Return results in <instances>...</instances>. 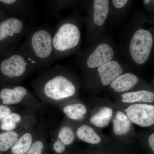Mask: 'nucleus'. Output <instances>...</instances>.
<instances>
[{
  "label": "nucleus",
  "instance_id": "obj_10",
  "mask_svg": "<svg viewBox=\"0 0 154 154\" xmlns=\"http://www.w3.org/2000/svg\"><path fill=\"white\" fill-rule=\"evenodd\" d=\"M0 3L7 6L14 17H28L33 10V2L31 1L23 0H1Z\"/></svg>",
  "mask_w": 154,
  "mask_h": 154
},
{
  "label": "nucleus",
  "instance_id": "obj_5",
  "mask_svg": "<svg viewBox=\"0 0 154 154\" xmlns=\"http://www.w3.org/2000/svg\"><path fill=\"white\" fill-rule=\"evenodd\" d=\"M153 43L152 35L149 31L140 29L136 31L130 44V52L135 62L142 64L148 60Z\"/></svg>",
  "mask_w": 154,
  "mask_h": 154
},
{
  "label": "nucleus",
  "instance_id": "obj_24",
  "mask_svg": "<svg viewBox=\"0 0 154 154\" xmlns=\"http://www.w3.org/2000/svg\"><path fill=\"white\" fill-rule=\"evenodd\" d=\"M53 148L57 153H62L65 150V145L58 139L54 143L53 145Z\"/></svg>",
  "mask_w": 154,
  "mask_h": 154
},
{
  "label": "nucleus",
  "instance_id": "obj_19",
  "mask_svg": "<svg viewBox=\"0 0 154 154\" xmlns=\"http://www.w3.org/2000/svg\"><path fill=\"white\" fill-rule=\"evenodd\" d=\"M32 143V137L30 133L23 135L12 147L13 154H25L30 148Z\"/></svg>",
  "mask_w": 154,
  "mask_h": 154
},
{
  "label": "nucleus",
  "instance_id": "obj_12",
  "mask_svg": "<svg viewBox=\"0 0 154 154\" xmlns=\"http://www.w3.org/2000/svg\"><path fill=\"white\" fill-rule=\"evenodd\" d=\"M139 82V78L136 75L127 73L120 75L110 84V87L116 92H122L129 91Z\"/></svg>",
  "mask_w": 154,
  "mask_h": 154
},
{
  "label": "nucleus",
  "instance_id": "obj_8",
  "mask_svg": "<svg viewBox=\"0 0 154 154\" xmlns=\"http://www.w3.org/2000/svg\"><path fill=\"white\" fill-rule=\"evenodd\" d=\"M114 56V50L111 46L106 43L99 45L87 60V65L91 69L102 66L112 60Z\"/></svg>",
  "mask_w": 154,
  "mask_h": 154
},
{
  "label": "nucleus",
  "instance_id": "obj_17",
  "mask_svg": "<svg viewBox=\"0 0 154 154\" xmlns=\"http://www.w3.org/2000/svg\"><path fill=\"white\" fill-rule=\"evenodd\" d=\"M76 134L81 140L88 143L97 144L101 141V138L91 127L83 125L77 130Z\"/></svg>",
  "mask_w": 154,
  "mask_h": 154
},
{
  "label": "nucleus",
  "instance_id": "obj_3",
  "mask_svg": "<svg viewBox=\"0 0 154 154\" xmlns=\"http://www.w3.org/2000/svg\"><path fill=\"white\" fill-rule=\"evenodd\" d=\"M36 69L34 62L21 45L0 63V72L7 78L17 79Z\"/></svg>",
  "mask_w": 154,
  "mask_h": 154
},
{
  "label": "nucleus",
  "instance_id": "obj_26",
  "mask_svg": "<svg viewBox=\"0 0 154 154\" xmlns=\"http://www.w3.org/2000/svg\"><path fill=\"white\" fill-rule=\"evenodd\" d=\"M128 2L127 0H113L112 2L113 5L116 8H122L126 5Z\"/></svg>",
  "mask_w": 154,
  "mask_h": 154
},
{
  "label": "nucleus",
  "instance_id": "obj_14",
  "mask_svg": "<svg viewBox=\"0 0 154 154\" xmlns=\"http://www.w3.org/2000/svg\"><path fill=\"white\" fill-rule=\"evenodd\" d=\"M109 1L95 0L94 3V21L96 25L102 26L106 21L109 13Z\"/></svg>",
  "mask_w": 154,
  "mask_h": 154
},
{
  "label": "nucleus",
  "instance_id": "obj_16",
  "mask_svg": "<svg viewBox=\"0 0 154 154\" xmlns=\"http://www.w3.org/2000/svg\"><path fill=\"white\" fill-rule=\"evenodd\" d=\"M113 113V110L110 107H102L99 112L91 117L90 122L92 124L98 127H105L109 124Z\"/></svg>",
  "mask_w": 154,
  "mask_h": 154
},
{
  "label": "nucleus",
  "instance_id": "obj_28",
  "mask_svg": "<svg viewBox=\"0 0 154 154\" xmlns=\"http://www.w3.org/2000/svg\"><path fill=\"white\" fill-rule=\"evenodd\" d=\"M150 2V0H144L143 1V2L145 5H148Z\"/></svg>",
  "mask_w": 154,
  "mask_h": 154
},
{
  "label": "nucleus",
  "instance_id": "obj_2",
  "mask_svg": "<svg viewBox=\"0 0 154 154\" xmlns=\"http://www.w3.org/2000/svg\"><path fill=\"white\" fill-rule=\"evenodd\" d=\"M45 75L48 79L42 88L45 96L53 100H60L74 95V84L67 77L57 72V66L48 69Z\"/></svg>",
  "mask_w": 154,
  "mask_h": 154
},
{
  "label": "nucleus",
  "instance_id": "obj_9",
  "mask_svg": "<svg viewBox=\"0 0 154 154\" xmlns=\"http://www.w3.org/2000/svg\"><path fill=\"white\" fill-rule=\"evenodd\" d=\"M122 72V67L115 60H110L98 69L101 82L103 85L105 86L111 84L121 75Z\"/></svg>",
  "mask_w": 154,
  "mask_h": 154
},
{
  "label": "nucleus",
  "instance_id": "obj_1",
  "mask_svg": "<svg viewBox=\"0 0 154 154\" xmlns=\"http://www.w3.org/2000/svg\"><path fill=\"white\" fill-rule=\"evenodd\" d=\"M22 45L36 68L47 67L52 62V35L48 28H38L31 30Z\"/></svg>",
  "mask_w": 154,
  "mask_h": 154
},
{
  "label": "nucleus",
  "instance_id": "obj_23",
  "mask_svg": "<svg viewBox=\"0 0 154 154\" xmlns=\"http://www.w3.org/2000/svg\"><path fill=\"white\" fill-rule=\"evenodd\" d=\"M44 149V145L39 141L35 142L30 146L26 154H41Z\"/></svg>",
  "mask_w": 154,
  "mask_h": 154
},
{
  "label": "nucleus",
  "instance_id": "obj_4",
  "mask_svg": "<svg viewBox=\"0 0 154 154\" xmlns=\"http://www.w3.org/2000/svg\"><path fill=\"white\" fill-rule=\"evenodd\" d=\"M80 38L81 32L76 25L71 22L60 25L52 36V62L58 56L76 48Z\"/></svg>",
  "mask_w": 154,
  "mask_h": 154
},
{
  "label": "nucleus",
  "instance_id": "obj_27",
  "mask_svg": "<svg viewBox=\"0 0 154 154\" xmlns=\"http://www.w3.org/2000/svg\"><path fill=\"white\" fill-rule=\"evenodd\" d=\"M148 142L149 145L150 146L152 150L153 151H154V134H152L150 135L149 137L148 138Z\"/></svg>",
  "mask_w": 154,
  "mask_h": 154
},
{
  "label": "nucleus",
  "instance_id": "obj_20",
  "mask_svg": "<svg viewBox=\"0 0 154 154\" xmlns=\"http://www.w3.org/2000/svg\"><path fill=\"white\" fill-rule=\"evenodd\" d=\"M19 135L13 131L0 134V151L5 152L13 147L18 140Z\"/></svg>",
  "mask_w": 154,
  "mask_h": 154
},
{
  "label": "nucleus",
  "instance_id": "obj_15",
  "mask_svg": "<svg viewBox=\"0 0 154 154\" xmlns=\"http://www.w3.org/2000/svg\"><path fill=\"white\" fill-rule=\"evenodd\" d=\"M124 103L143 102L151 103L154 100V94L147 91H140L125 93L122 95Z\"/></svg>",
  "mask_w": 154,
  "mask_h": 154
},
{
  "label": "nucleus",
  "instance_id": "obj_6",
  "mask_svg": "<svg viewBox=\"0 0 154 154\" xmlns=\"http://www.w3.org/2000/svg\"><path fill=\"white\" fill-rule=\"evenodd\" d=\"M27 30L26 22L22 18L12 17L3 19L0 22V44L15 46Z\"/></svg>",
  "mask_w": 154,
  "mask_h": 154
},
{
  "label": "nucleus",
  "instance_id": "obj_7",
  "mask_svg": "<svg viewBox=\"0 0 154 154\" xmlns=\"http://www.w3.org/2000/svg\"><path fill=\"white\" fill-rule=\"evenodd\" d=\"M130 120L142 127L150 126L154 123V106L146 104L130 105L125 110Z\"/></svg>",
  "mask_w": 154,
  "mask_h": 154
},
{
  "label": "nucleus",
  "instance_id": "obj_22",
  "mask_svg": "<svg viewBox=\"0 0 154 154\" xmlns=\"http://www.w3.org/2000/svg\"><path fill=\"white\" fill-rule=\"evenodd\" d=\"M58 139L65 145H69L74 140V133L70 128L68 126L64 127L59 133Z\"/></svg>",
  "mask_w": 154,
  "mask_h": 154
},
{
  "label": "nucleus",
  "instance_id": "obj_21",
  "mask_svg": "<svg viewBox=\"0 0 154 154\" xmlns=\"http://www.w3.org/2000/svg\"><path fill=\"white\" fill-rule=\"evenodd\" d=\"M22 118L19 114L13 113L4 119L1 124V128L3 130L11 131L16 128L17 124Z\"/></svg>",
  "mask_w": 154,
  "mask_h": 154
},
{
  "label": "nucleus",
  "instance_id": "obj_18",
  "mask_svg": "<svg viewBox=\"0 0 154 154\" xmlns=\"http://www.w3.org/2000/svg\"><path fill=\"white\" fill-rule=\"evenodd\" d=\"M63 111L69 118L74 120H80L84 118L87 109L83 104L78 103L66 106L63 108Z\"/></svg>",
  "mask_w": 154,
  "mask_h": 154
},
{
  "label": "nucleus",
  "instance_id": "obj_13",
  "mask_svg": "<svg viewBox=\"0 0 154 154\" xmlns=\"http://www.w3.org/2000/svg\"><path fill=\"white\" fill-rule=\"evenodd\" d=\"M113 130L116 135H124L128 133L131 128V122L127 116L121 111H117L113 120Z\"/></svg>",
  "mask_w": 154,
  "mask_h": 154
},
{
  "label": "nucleus",
  "instance_id": "obj_11",
  "mask_svg": "<svg viewBox=\"0 0 154 154\" xmlns=\"http://www.w3.org/2000/svg\"><path fill=\"white\" fill-rule=\"evenodd\" d=\"M25 87L18 86L13 88H4L0 91V98L5 105H15L20 103L28 95Z\"/></svg>",
  "mask_w": 154,
  "mask_h": 154
},
{
  "label": "nucleus",
  "instance_id": "obj_25",
  "mask_svg": "<svg viewBox=\"0 0 154 154\" xmlns=\"http://www.w3.org/2000/svg\"><path fill=\"white\" fill-rule=\"evenodd\" d=\"M11 114V110L5 105H0V119H4Z\"/></svg>",
  "mask_w": 154,
  "mask_h": 154
}]
</instances>
